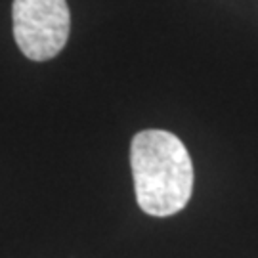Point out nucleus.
<instances>
[{
    "instance_id": "nucleus-1",
    "label": "nucleus",
    "mask_w": 258,
    "mask_h": 258,
    "mask_svg": "<svg viewBox=\"0 0 258 258\" xmlns=\"http://www.w3.org/2000/svg\"><path fill=\"white\" fill-rule=\"evenodd\" d=\"M130 166L140 209L157 218L184 209L194 191V163L168 130H142L130 144Z\"/></svg>"
},
{
    "instance_id": "nucleus-2",
    "label": "nucleus",
    "mask_w": 258,
    "mask_h": 258,
    "mask_svg": "<svg viewBox=\"0 0 258 258\" xmlns=\"http://www.w3.org/2000/svg\"><path fill=\"white\" fill-rule=\"evenodd\" d=\"M12 21L19 50L33 61L55 57L69 38L67 0H14Z\"/></svg>"
}]
</instances>
